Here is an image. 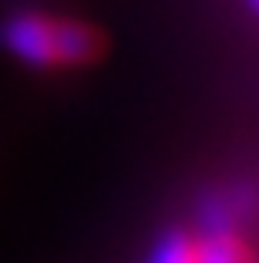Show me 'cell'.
Listing matches in <instances>:
<instances>
[{"label": "cell", "instance_id": "2", "mask_svg": "<svg viewBox=\"0 0 259 263\" xmlns=\"http://www.w3.org/2000/svg\"><path fill=\"white\" fill-rule=\"evenodd\" d=\"M148 263H198V243L189 230H168L152 247Z\"/></svg>", "mask_w": 259, "mask_h": 263}, {"label": "cell", "instance_id": "3", "mask_svg": "<svg viewBox=\"0 0 259 263\" xmlns=\"http://www.w3.org/2000/svg\"><path fill=\"white\" fill-rule=\"evenodd\" d=\"M246 10H249V14H256V10H259V0H246Z\"/></svg>", "mask_w": 259, "mask_h": 263}, {"label": "cell", "instance_id": "1", "mask_svg": "<svg viewBox=\"0 0 259 263\" xmlns=\"http://www.w3.org/2000/svg\"><path fill=\"white\" fill-rule=\"evenodd\" d=\"M0 47L24 68L77 71L108 54V37L98 24L81 17L21 7L0 17Z\"/></svg>", "mask_w": 259, "mask_h": 263}]
</instances>
